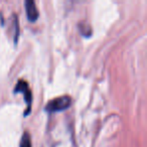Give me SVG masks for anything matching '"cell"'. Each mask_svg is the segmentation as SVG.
Wrapping results in <instances>:
<instances>
[{"mask_svg":"<svg viewBox=\"0 0 147 147\" xmlns=\"http://www.w3.org/2000/svg\"><path fill=\"white\" fill-rule=\"evenodd\" d=\"M71 99L69 96L57 97V98L53 99V100L47 103L45 110L49 113L61 112V111L67 110L71 106Z\"/></svg>","mask_w":147,"mask_h":147,"instance_id":"6da1fadb","label":"cell"},{"mask_svg":"<svg viewBox=\"0 0 147 147\" xmlns=\"http://www.w3.org/2000/svg\"><path fill=\"white\" fill-rule=\"evenodd\" d=\"M14 93H22L24 95V101L27 106V109L25 110L24 115L25 116L28 115L31 110V103H32V94H31V91L28 87V84L25 81L19 80L14 88Z\"/></svg>","mask_w":147,"mask_h":147,"instance_id":"7a4b0ae2","label":"cell"},{"mask_svg":"<svg viewBox=\"0 0 147 147\" xmlns=\"http://www.w3.org/2000/svg\"><path fill=\"white\" fill-rule=\"evenodd\" d=\"M24 5H25V11H26L27 19L30 22H35L37 20V18H38L39 12L37 10V7L35 5L34 1H32V0H26Z\"/></svg>","mask_w":147,"mask_h":147,"instance_id":"3957f363","label":"cell"},{"mask_svg":"<svg viewBox=\"0 0 147 147\" xmlns=\"http://www.w3.org/2000/svg\"><path fill=\"white\" fill-rule=\"evenodd\" d=\"M19 147H31V138L30 134L27 131L23 133L22 137L20 140V146Z\"/></svg>","mask_w":147,"mask_h":147,"instance_id":"277c9868","label":"cell"},{"mask_svg":"<svg viewBox=\"0 0 147 147\" xmlns=\"http://www.w3.org/2000/svg\"><path fill=\"white\" fill-rule=\"evenodd\" d=\"M79 28H80V31L81 33H82L84 36L86 37H90L91 34H92V29H91V27L89 26L88 24H86V23H80L79 24Z\"/></svg>","mask_w":147,"mask_h":147,"instance_id":"5b68a950","label":"cell"},{"mask_svg":"<svg viewBox=\"0 0 147 147\" xmlns=\"http://www.w3.org/2000/svg\"><path fill=\"white\" fill-rule=\"evenodd\" d=\"M13 18H14V26H15V32H14V42L17 43V39L19 36V25H18V19H17L16 15H13Z\"/></svg>","mask_w":147,"mask_h":147,"instance_id":"8992f818","label":"cell"}]
</instances>
